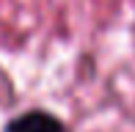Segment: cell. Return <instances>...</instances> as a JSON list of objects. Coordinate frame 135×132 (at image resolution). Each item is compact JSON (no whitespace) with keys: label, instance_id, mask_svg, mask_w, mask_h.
Wrapping results in <instances>:
<instances>
[{"label":"cell","instance_id":"obj_1","mask_svg":"<svg viewBox=\"0 0 135 132\" xmlns=\"http://www.w3.org/2000/svg\"><path fill=\"white\" fill-rule=\"evenodd\" d=\"M6 132H66L64 121L47 110H28L20 113L6 124Z\"/></svg>","mask_w":135,"mask_h":132}]
</instances>
